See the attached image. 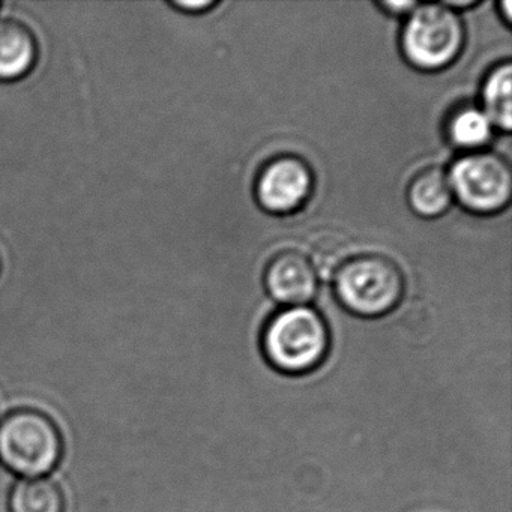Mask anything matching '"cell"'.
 <instances>
[{
    "instance_id": "obj_1",
    "label": "cell",
    "mask_w": 512,
    "mask_h": 512,
    "mask_svg": "<svg viewBox=\"0 0 512 512\" xmlns=\"http://www.w3.org/2000/svg\"><path fill=\"white\" fill-rule=\"evenodd\" d=\"M331 332L325 319L308 305L274 314L262 334L268 364L286 376H307L328 358Z\"/></svg>"
},
{
    "instance_id": "obj_2",
    "label": "cell",
    "mask_w": 512,
    "mask_h": 512,
    "mask_svg": "<svg viewBox=\"0 0 512 512\" xmlns=\"http://www.w3.org/2000/svg\"><path fill=\"white\" fill-rule=\"evenodd\" d=\"M64 448L61 428L43 410L20 407L0 419V463L20 478L49 476Z\"/></svg>"
},
{
    "instance_id": "obj_3",
    "label": "cell",
    "mask_w": 512,
    "mask_h": 512,
    "mask_svg": "<svg viewBox=\"0 0 512 512\" xmlns=\"http://www.w3.org/2000/svg\"><path fill=\"white\" fill-rule=\"evenodd\" d=\"M335 295L344 308L361 317H380L397 307L404 277L397 263L379 254L353 257L334 275Z\"/></svg>"
},
{
    "instance_id": "obj_4",
    "label": "cell",
    "mask_w": 512,
    "mask_h": 512,
    "mask_svg": "<svg viewBox=\"0 0 512 512\" xmlns=\"http://www.w3.org/2000/svg\"><path fill=\"white\" fill-rule=\"evenodd\" d=\"M464 46V26L446 4H418L407 17L401 47L407 62L424 71H439L457 59Z\"/></svg>"
},
{
    "instance_id": "obj_5",
    "label": "cell",
    "mask_w": 512,
    "mask_h": 512,
    "mask_svg": "<svg viewBox=\"0 0 512 512\" xmlns=\"http://www.w3.org/2000/svg\"><path fill=\"white\" fill-rule=\"evenodd\" d=\"M448 176L452 194L476 214H493L511 200V166L496 152H470L455 161Z\"/></svg>"
},
{
    "instance_id": "obj_6",
    "label": "cell",
    "mask_w": 512,
    "mask_h": 512,
    "mask_svg": "<svg viewBox=\"0 0 512 512\" xmlns=\"http://www.w3.org/2000/svg\"><path fill=\"white\" fill-rule=\"evenodd\" d=\"M313 190V173L301 158L286 155L269 161L257 179L260 206L272 214H290L301 208Z\"/></svg>"
},
{
    "instance_id": "obj_7",
    "label": "cell",
    "mask_w": 512,
    "mask_h": 512,
    "mask_svg": "<svg viewBox=\"0 0 512 512\" xmlns=\"http://www.w3.org/2000/svg\"><path fill=\"white\" fill-rule=\"evenodd\" d=\"M317 274L307 256L299 251H283L266 269L265 283L275 301L289 307L307 305L317 293Z\"/></svg>"
},
{
    "instance_id": "obj_8",
    "label": "cell",
    "mask_w": 512,
    "mask_h": 512,
    "mask_svg": "<svg viewBox=\"0 0 512 512\" xmlns=\"http://www.w3.org/2000/svg\"><path fill=\"white\" fill-rule=\"evenodd\" d=\"M37 61L38 43L32 29L16 19H0V80L23 79Z\"/></svg>"
},
{
    "instance_id": "obj_9",
    "label": "cell",
    "mask_w": 512,
    "mask_h": 512,
    "mask_svg": "<svg viewBox=\"0 0 512 512\" xmlns=\"http://www.w3.org/2000/svg\"><path fill=\"white\" fill-rule=\"evenodd\" d=\"M410 206L416 214L436 218L451 206L452 188L448 173L440 167H428L413 178L409 185Z\"/></svg>"
},
{
    "instance_id": "obj_10",
    "label": "cell",
    "mask_w": 512,
    "mask_h": 512,
    "mask_svg": "<svg viewBox=\"0 0 512 512\" xmlns=\"http://www.w3.org/2000/svg\"><path fill=\"white\" fill-rule=\"evenodd\" d=\"M10 512H65L67 500L61 485L50 478H20L8 497Z\"/></svg>"
},
{
    "instance_id": "obj_11",
    "label": "cell",
    "mask_w": 512,
    "mask_h": 512,
    "mask_svg": "<svg viewBox=\"0 0 512 512\" xmlns=\"http://www.w3.org/2000/svg\"><path fill=\"white\" fill-rule=\"evenodd\" d=\"M512 68L509 62L491 71L482 89L484 113L493 127L509 133L512 127Z\"/></svg>"
},
{
    "instance_id": "obj_12",
    "label": "cell",
    "mask_w": 512,
    "mask_h": 512,
    "mask_svg": "<svg viewBox=\"0 0 512 512\" xmlns=\"http://www.w3.org/2000/svg\"><path fill=\"white\" fill-rule=\"evenodd\" d=\"M493 128L484 110L475 106H464L455 110L448 119L446 134L449 142L457 148L475 151L490 142Z\"/></svg>"
},
{
    "instance_id": "obj_13",
    "label": "cell",
    "mask_w": 512,
    "mask_h": 512,
    "mask_svg": "<svg viewBox=\"0 0 512 512\" xmlns=\"http://www.w3.org/2000/svg\"><path fill=\"white\" fill-rule=\"evenodd\" d=\"M347 242L335 233H323L311 244L308 260L317 277L334 278L338 269L347 262Z\"/></svg>"
},
{
    "instance_id": "obj_14",
    "label": "cell",
    "mask_w": 512,
    "mask_h": 512,
    "mask_svg": "<svg viewBox=\"0 0 512 512\" xmlns=\"http://www.w3.org/2000/svg\"><path fill=\"white\" fill-rule=\"evenodd\" d=\"M416 5L415 2H383L379 7L389 14H410Z\"/></svg>"
},
{
    "instance_id": "obj_15",
    "label": "cell",
    "mask_w": 512,
    "mask_h": 512,
    "mask_svg": "<svg viewBox=\"0 0 512 512\" xmlns=\"http://www.w3.org/2000/svg\"><path fill=\"white\" fill-rule=\"evenodd\" d=\"M176 7L181 8L184 11H190V13H196V11L208 10V8L214 7L215 2H209V0H200V2H175Z\"/></svg>"
},
{
    "instance_id": "obj_16",
    "label": "cell",
    "mask_w": 512,
    "mask_h": 512,
    "mask_svg": "<svg viewBox=\"0 0 512 512\" xmlns=\"http://www.w3.org/2000/svg\"><path fill=\"white\" fill-rule=\"evenodd\" d=\"M500 7L505 8V11H503V16H505L506 22L511 23V19H512L511 2H509V0H506V2H503V4H500Z\"/></svg>"
},
{
    "instance_id": "obj_17",
    "label": "cell",
    "mask_w": 512,
    "mask_h": 512,
    "mask_svg": "<svg viewBox=\"0 0 512 512\" xmlns=\"http://www.w3.org/2000/svg\"><path fill=\"white\" fill-rule=\"evenodd\" d=\"M0 271H2V256H0Z\"/></svg>"
}]
</instances>
